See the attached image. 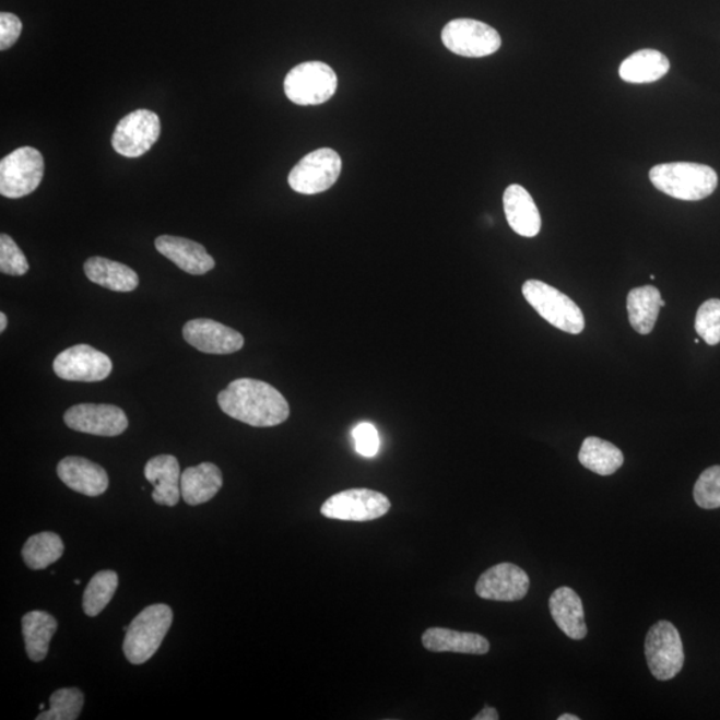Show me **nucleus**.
<instances>
[{
  "label": "nucleus",
  "instance_id": "1",
  "mask_svg": "<svg viewBox=\"0 0 720 720\" xmlns=\"http://www.w3.org/2000/svg\"><path fill=\"white\" fill-rule=\"evenodd\" d=\"M217 403L223 413L252 427L282 425L290 416V405L280 391L262 380H234L220 392Z\"/></svg>",
  "mask_w": 720,
  "mask_h": 720
},
{
  "label": "nucleus",
  "instance_id": "2",
  "mask_svg": "<svg viewBox=\"0 0 720 720\" xmlns=\"http://www.w3.org/2000/svg\"><path fill=\"white\" fill-rule=\"evenodd\" d=\"M653 187L680 201L697 202L717 190L718 175L710 166L698 163H663L651 168Z\"/></svg>",
  "mask_w": 720,
  "mask_h": 720
},
{
  "label": "nucleus",
  "instance_id": "3",
  "mask_svg": "<svg viewBox=\"0 0 720 720\" xmlns=\"http://www.w3.org/2000/svg\"><path fill=\"white\" fill-rule=\"evenodd\" d=\"M173 610L167 604H153L139 613L127 628L123 651L131 664H143L160 650L173 625Z\"/></svg>",
  "mask_w": 720,
  "mask_h": 720
},
{
  "label": "nucleus",
  "instance_id": "4",
  "mask_svg": "<svg viewBox=\"0 0 720 720\" xmlns=\"http://www.w3.org/2000/svg\"><path fill=\"white\" fill-rule=\"evenodd\" d=\"M522 293L531 307L555 329L574 335L585 330L582 310L559 290L548 286L547 283L531 280L523 284Z\"/></svg>",
  "mask_w": 720,
  "mask_h": 720
},
{
  "label": "nucleus",
  "instance_id": "5",
  "mask_svg": "<svg viewBox=\"0 0 720 720\" xmlns=\"http://www.w3.org/2000/svg\"><path fill=\"white\" fill-rule=\"evenodd\" d=\"M338 76L329 64L306 62L296 66L284 80V93L299 106H317L337 93Z\"/></svg>",
  "mask_w": 720,
  "mask_h": 720
},
{
  "label": "nucleus",
  "instance_id": "6",
  "mask_svg": "<svg viewBox=\"0 0 720 720\" xmlns=\"http://www.w3.org/2000/svg\"><path fill=\"white\" fill-rule=\"evenodd\" d=\"M45 175V160L34 147L12 151L0 161V193L20 199L38 189Z\"/></svg>",
  "mask_w": 720,
  "mask_h": 720
},
{
  "label": "nucleus",
  "instance_id": "7",
  "mask_svg": "<svg viewBox=\"0 0 720 720\" xmlns=\"http://www.w3.org/2000/svg\"><path fill=\"white\" fill-rule=\"evenodd\" d=\"M645 653L651 674L658 681L673 680L685 664L680 632L668 621L656 623L647 633Z\"/></svg>",
  "mask_w": 720,
  "mask_h": 720
},
{
  "label": "nucleus",
  "instance_id": "8",
  "mask_svg": "<svg viewBox=\"0 0 720 720\" xmlns=\"http://www.w3.org/2000/svg\"><path fill=\"white\" fill-rule=\"evenodd\" d=\"M391 501L379 492L368 488H351L330 496L320 508L322 516L347 522H370L390 511Z\"/></svg>",
  "mask_w": 720,
  "mask_h": 720
},
{
  "label": "nucleus",
  "instance_id": "9",
  "mask_svg": "<svg viewBox=\"0 0 720 720\" xmlns=\"http://www.w3.org/2000/svg\"><path fill=\"white\" fill-rule=\"evenodd\" d=\"M342 172V160L337 151L319 149L296 163L288 175L292 189L305 196H314L331 189Z\"/></svg>",
  "mask_w": 720,
  "mask_h": 720
},
{
  "label": "nucleus",
  "instance_id": "10",
  "mask_svg": "<svg viewBox=\"0 0 720 720\" xmlns=\"http://www.w3.org/2000/svg\"><path fill=\"white\" fill-rule=\"evenodd\" d=\"M441 42L451 52L465 58L493 56L501 46L500 35L495 28L464 17L446 24Z\"/></svg>",
  "mask_w": 720,
  "mask_h": 720
},
{
  "label": "nucleus",
  "instance_id": "11",
  "mask_svg": "<svg viewBox=\"0 0 720 720\" xmlns=\"http://www.w3.org/2000/svg\"><path fill=\"white\" fill-rule=\"evenodd\" d=\"M161 135L158 115L137 110L120 120L113 134V147L126 158H139L154 146Z\"/></svg>",
  "mask_w": 720,
  "mask_h": 720
},
{
  "label": "nucleus",
  "instance_id": "12",
  "mask_svg": "<svg viewBox=\"0 0 720 720\" xmlns=\"http://www.w3.org/2000/svg\"><path fill=\"white\" fill-rule=\"evenodd\" d=\"M52 368L60 379L70 382H101L111 374L113 362L88 344H76L60 353Z\"/></svg>",
  "mask_w": 720,
  "mask_h": 720
},
{
  "label": "nucleus",
  "instance_id": "13",
  "mask_svg": "<svg viewBox=\"0 0 720 720\" xmlns=\"http://www.w3.org/2000/svg\"><path fill=\"white\" fill-rule=\"evenodd\" d=\"M64 423L74 432L96 437H118L129 427L122 409L113 404L82 403L66 411Z\"/></svg>",
  "mask_w": 720,
  "mask_h": 720
},
{
  "label": "nucleus",
  "instance_id": "14",
  "mask_svg": "<svg viewBox=\"0 0 720 720\" xmlns=\"http://www.w3.org/2000/svg\"><path fill=\"white\" fill-rule=\"evenodd\" d=\"M529 590L528 573L512 563H499L488 568L475 586L477 597L496 602L522 601Z\"/></svg>",
  "mask_w": 720,
  "mask_h": 720
},
{
  "label": "nucleus",
  "instance_id": "15",
  "mask_svg": "<svg viewBox=\"0 0 720 720\" xmlns=\"http://www.w3.org/2000/svg\"><path fill=\"white\" fill-rule=\"evenodd\" d=\"M186 342L205 354L227 355L245 346V338L213 319H192L184 329Z\"/></svg>",
  "mask_w": 720,
  "mask_h": 720
},
{
  "label": "nucleus",
  "instance_id": "16",
  "mask_svg": "<svg viewBox=\"0 0 720 720\" xmlns=\"http://www.w3.org/2000/svg\"><path fill=\"white\" fill-rule=\"evenodd\" d=\"M59 480L72 492L87 496H99L107 492L108 475L102 465L82 457H68L59 462Z\"/></svg>",
  "mask_w": 720,
  "mask_h": 720
},
{
  "label": "nucleus",
  "instance_id": "17",
  "mask_svg": "<svg viewBox=\"0 0 720 720\" xmlns=\"http://www.w3.org/2000/svg\"><path fill=\"white\" fill-rule=\"evenodd\" d=\"M156 250L191 275H204L215 268V260L202 245L186 238L162 235L155 240Z\"/></svg>",
  "mask_w": 720,
  "mask_h": 720
},
{
  "label": "nucleus",
  "instance_id": "18",
  "mask_svg": "<svg viewBox=\"0 0 720 720\" xmlns=\"http://www.w3.org/2000/svg\"><path fill=\"white\" fill-rule=\"evenodd\" d=\"M508 225L524 238H534L541 232L542 220L534 199L524 187L508 186L504 196Z\"/></svg>",
  "mask_w": 720,
  "mask_h": 720
},
{
  "label": "nucleus",
  "instance_id": "19",
  "mask_svg": "<svg viewBox=\"0 0 720 720\" xmlns=\"http://www.w3.org/2000/svg\"><path fill=\"white\" fill-rule=\"evenodd\" d=\"M144 476L153 484V499L161 506L174 507L179 504L180 468L173 456H158L150 459L144 468Z\"/></svg>",
  "mask_w": 720,
  "mask_h": 720
},
{
  "label": "nucleus",
  "instance_id": "20",
  "mask_svg": "<svg viewBox=\"0 0 720 720\" xmlns=\"http://www.w3.org/2000/svg\"><path fill=\"white\" fill-rule=\"evenodd\" d=\"M550 613L563 634L574 640H582L587 635L582 599L570 587H559L548 602Z\"/></svg>",
  "mask_w": 720,
  "mask_h": 720
},
{
  "label": "nucleus",
  "instance_id": "21",
  "mask_svg": "<svg viewBox=\"0 0 720 720\" xmlns=\"http://www.w3.org/2000/svg\"><path fill=\"white\" fill-rule=\"evenodd\" d=\"M222 486V471L210 462L186 469L180 476L181 498L190 506L203 505L213 499Z\"/></svg>",
  "mask_w": 720,
  "mask_h": 720
},
{
  "label": "nucleus",
  "instance_id": "22",
  "mask_svg": "<svg viewBox=\"0 0 720 720\" xmlns=\"http://www.w3.org/2000/svg\"><path fill=\"white\" fill-rule=\"evenodd\" d=\"M422 645L432 652L470 653L484 656L489 651V641L475 633H462L450 628L432 627L422 635Z\"/></svg>",
  "mask_w": 720,
  "mask_h": 720
},
{
  "label": "nucleus",
  "instance_id": "23",
  "mask_svg": "<svg viewBox=\"0 0 720 720\" xmlns=\"http://www.w3.org/2000/svg\"><path fill=\"white\" fill-rule=\"evenodd\" d=\"M83 270L91 282L111 290V292H134L139 284V278L134 270L110 259L90 258L84 263Z\"/></svg>",
  "mask_w": 720,
  "mask_h": 720
},
{
  "label": "nucleus",
  "instance_id": "24",
  "mask_svg": "<svg viewBox=\"0 0 720 720\" xmlns=\"http://www.w3.org/2000/svg\"><path fill=\"white\" fill-rule=\"evenodd\" d=\"M58 630V622L46 611H29L22 619L24 645L33 662L46 659L50 641Z\"/></svg>",
  "mask_w": 720,
  "mask_h": 720
},
{
  "label": "nucleus",
  "instance_id": "25",
  "mask_svg": "<svg viewBox=\"0 0 720 720\" xmlns=\"http://www.w3.org/2000/svg\"><path fill=\"white\" fill-rule=\"evenodd\" d=\"M669 70L670 60L664 54L646 48L623 60L619 75L627 83H652L662 80Z\"/></svg>",
  "mask_w": 720,
  "mask_h": 720
},
{
  "label": "nucleus",
  "instance_id": "26",
  "mask_svg": "<svg viewBox=\"0 0 720 720\" xmlns=\"http://www.w3.org/2000/svg\"><path fill=\"white\" fill-rule=\"evenodd\" d=\"M662 295L657 287L644 286L632 290L627 296L628 319L640 335L650 334L661 311Z\"/></svg>",
  "mask_w": 720,
  "mask_h": 720
},
{
  "label": "nucleus",
  "instance_id": "27",
  "mask_svg": "<svg viewBox=\"0 0 720 720\" xmlns=\"http://www.w3.org/2000/svg\"><path fill=\"white\" fill-rule=\"evenodd\" d=\"M579 462L583 468L598 475L609 476L616 473L625 462L618 447L597 437L586 438L579 451Z\"/></svg>",
  "mask_w": 720,
  "mask_h": 720
},
{
  "label": "nucleus",
  "instance_id": "28",
  "mask_svg": "<svg viewBox=\"0 0 720 720\" xmlns=\"http://www.w3.org/2000/svg\"><path fill=\"white\" fill-rule=\"evenodd\" d=\"M64 544L56 532L45 531L29 536L22 548L24 563L32 570H45L62 558Z\"/></svg>",
  "mask_w": 720,
  "mask_h": 720
},
{
  "label": "nucleus",
  "instance_id": "29",
  "mask_svg": "<svg viewBox=\"0 0 720 720\" xmlns=\"http://www.w3.org/2000/svg\"><path fill=\"white\" fill-rule=\"evenodd\" d=\"M118 574L105 570L95 574L83 594V611L88 616H96L111 602L118 589Z\"/></svg>",
  "mask_w": 720,
  "mask_h": 720
},
{
  "label": "nucleus",
  "instance_id": "30",
  "mask_svg": "<svg viewBox=\"0 0 720 720\" xmlns=\"http://www.w3.org/2000/svg\"><path fill=\"white\" fill-rule=\"evenodd\" d=\"M84 704L80 688H60L50 698V709L42 711L38 720H75L80 718Z\"/></svg>",
  "mask_w": 720,
  "mask_h": 720
},
{
  "label": "nucleus",
  "instance_id": "31",
  "mask_svg": "<svg viewBox=\"0 0 720 720\" xmlns=\"http://www.w3.org/2000/svg\"><path fill=\"white\" fill-rule=\"evenodd\" d=\"M695 330L710 346L720 343V299L706 300L695 318Z\"/></svg>",
  "mask_w": 720,
  "mask_h": 720
},
{
  "label": "nucleus",
  "instance_id": "32",
  "mask_svg": "<svg viewBox=\"0 0 720 720\" xmlns=\"http://www.w3.org/2000/svg\"><path fill=\"white\" fill-rule=\"evenodd\" d=\"M694 499L705 510L720 507V465H712L701 473L695 483Z\"/></svg>",
  "mask_w": 720,
  "mask_h": 720
},
{
  "label": "nucleus",
  "instance_id": "33",
  "mask_svg": "<svg viewBox=\"0 0 720 720\" xmlns=\"http://www.w3.org/2000/svg\"><path fill=\"white\" fill-rule=\"evenodd\" d=\"M29 265L20 246L8 234L0 235V271L4 275L22 276Z\"/></svg>",
  "mask_w": 720,
  "mask_h": 720
},
{
  "label": "nucleus",
  "instance_id": "34",
  "mask_svg": "<svg viewBox=\"0 0 720 720\" xmlns=\"http://www.w3.org/2000/svg\"><path fill=\"white\" fill-rule=\"evenodd\" d=\"M355 449L362 457L373 458L377 456L380 447L378 429L371 423H359L353 429Z\"/></svg>",
  "mask_w": 720,
  "mask_h": 720
},
{
  "label": "nucleus",
  "instance_id": "35",
  "mask_svg": "<svg viewBox=\"0 0 720 720\" xmlns=\"http://www.w3.org/2000/svg\"><path fill=\"white\" fill-rule=\"evenodd\" d=\"M22 22L20 17L10 12L0 14V50H9L16 44L22 34Z\"/></svg>",
  "mask_w": 720,
  "mask_h": 720
},
{
  "label": "nucleus",
  "instance_id": "36",
  "mask_svg": "<svg viewBox=\"0 0 720 720\" xmlns=\"http://www.w3.org/2000/svg\"><path fill=\"white\" fill-rule=\"evenodd\" d=\"M474 720H498L499 712L494 707L486 706L481 712H477Z\"/></svg>",
  "mask_w": 720,
  "mask_h": 720
},
{
  "label": "nucleus",
  "instance_id": "37",
  "mask_svg": "<svg viewBox=\"0 0 720 720\" xmlns=\"http://www.w3.org/2000/svg\"><path fill=\"white\" fill-rule=\"evenodd\" d=\"M5 327H8V317H5V314L2 312L0 314V331H4Z\"/></svg>",
  "mask_w": 720,
  "mask_h": 720
},
{
  "label": "nucleus",
  "instance_id": "38",
  "mask_svg": "<svg viewBox=\"0 0 720 720\" xmlns=\"http://www.w3.org/2000/svg\"><path fill=\"white\" fill-rule=\"evenodd\" d=\"M580 718L577 716H573V713H565V716L558 717V720H579Z\"/></svg>",
  "mask_w": 720,
  "mask_h": 720
},
{
  "label": "nucleus",
  "instance_id": "39",
  "mask_svg": "<svg viewBox=\"0 0 720 720\" xmlns=\"http://www.w3.org/2000/svg\"><path fill=\"white\" fill-rule=\"evenodd\" d=\"M74 583H75V585H80V583H81V580H80V579H75V580H74Z\"/></svg>",
  "mask_w": 720,
  "mask_h": 720
}]
</instances>
